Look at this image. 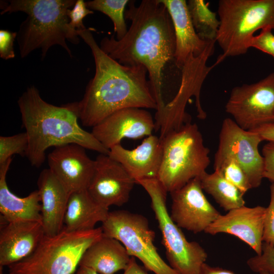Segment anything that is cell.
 Masks as SVG:
<instances>
[{
  "label": "cell",
  "mask_w": 274,
  "mask_h": 274,
  "mask_svg": "<svg viewBox=\"0 0 274 274\" xmlns=\"http://www.w3.org/2000/svg\"><path fill=\"white\" fill-rule=\"evenodd\" d=\"M128 6L125 18L130 25L125 36L119 40L114 35L105 37L99 47L121 64L146 69L158 116L176 95L182 80L175 58L173 24L160 0H143L136 6L129 1Z\"/></svg>",
  "instance_id": "cell-1"
},
{
  "label": "cell",
  "mask_w": 274,
  "mask_h": 274,
  "mask_svg": "<svg viewBox=\"0 0 274 274\" xmlns=\"http://www.w3.org/2000/svg\"><path fill=\"white\" fill-rule=\"evenodd\" d=\"M92 29L78 30L79 37L90 48L95 65V74L83 97L74 102L82 125L93 127L114 112L127 108L156 110L146 69L142 65H123L110 57L100 49Z\"/></svg>",
  "instance_id": "cell-2"
},
{
  "label": "cell",
  "mask_w": 274,
  "mask_h": 274,
  "mask_svg": "<svg viewBox=\"0 0 274 274\" xmlns=\"http://www.w3.org/2000/svg\"><path fill=\"white\" fill-rule=\"evenodd\" d=\"M18 105L28 146L25 156L32 166L44 162L46 151L51 147L77 144L100 154H109L93 135L79 125L73 103L56 106L45 101L34 86L27 88L19 97Z\"/></svg>",
  "instance_id": "cell-3"
},
{
  "label": "cell",
  "mask_w": 274,
  "mask_h": 274,
  "mask_svg": "<svg viewBox=\"0 0 274 274\" xmlns=\"http://www.w3.org/2000/svg\"><path fill=\"white\" fill-rule=\"evenodd\" d=\"M75 0H11L1 2L2 15L23 12L27 14L17 32V41L21 58L40 49L42 59L54 45H60L71 57L72 51L66 41L80 42L78 30L70 24L68 12Z\"/></svg>",
  "instance_id": "cell-4"
},
{
  "label": "cell",
  "mask_w": 274,
  "mask_h": 274,
  "mask_svg": "<svg viewBox=\"0 0 274 274\" xmlns=\"http://www.w3.org/2000/svg\"><path fill=\"white\" fill-rule=\"evenodd\" d=\"M161 140L162 157L157 178L167 192L181 188L206 172L210 163V150L196 124H185Z\"/></svg>",
  "instance_id": "cell-5"
},
{
  "label": "cell",
  "mask_w": 274,
  "mask_h": 274,
  "mask_svg": "<svg viewBox=\"0 0 274 274\" xmlns=\"http://www.w3.org/2000/svg\"><path fill=\"white\" fill-rule=\"evenodd\" d=\"M220 26L216 42L223 51L216 63L246 54L254 33L274 29V0H220Z\"/></svg>",
  "instance_id": "cell-6"
},
{
  "label": "cell",
  "mask_w": 274,
  "mask_h": 274,
  "mask_svg": "<svg viewBox=\"0 0 274 274\" xmlns=\"http://www.w3.org/2000/svg\"><path fill=\"white\" fill-rule=\"evenodd\" d=\"M102 235L101 227L45 235L31 254L8 266L9 274H72L85 252Z\"/></svg>",
  "instance_id": "cell-7"
},
{
  "label": "cell",
  "mask_w": 274,
  "mask_h": 274,
  "mask_svg": "<svg viewBox=\"0 0 274 274\" xmlns=\"http://www.w3.org/2000/svg\"><path fill=\"white\" fill-rule=\"evenodd\" d=\"M135 183L143 187L150 197L170 266L179 274H199L206 263L207 253L197 242H189L172 220L167 209L165 189L157 178L138 180Z\"/></svg>",
  "instance_id": "cell-8"
},
{
  "label": "cell",
  "mask_w": 274,
  "mask_h": 274,
  "mask_svg": "<svg viewBox=\"0 0 274 274\" xmlns=\"http://www.w3.org/2000/svg\"><path fill=\"white\" fill-rule=\"evenodd\" d=\"M101 228L103 236L118 240L147 270L155 274H179L160 257L154 244L155 233L143 215L126 210L109 212Z\"/></svg>",
  "instance_id": "cell-9"
},
{
  "label": "cell",
  "mask_w": 274,
  "mask_h": 274,
  "mask_svg": "<svg viewBox=\"0 0 274 274\" xmlns=\"http://www.w3.org/2000/svg\"><path fill=\"white\" fill-rule=\"evenodd\" d=\"M216 41L209 42L203 52L199 56L191 55L182 69V80L179 89L173 99L167 104L162 113L155 117L157 128L162 135L180 128L191 122L190 116L186 112L187 102L194 96L197 117L205 119L207 114L201 105L200 94L202 84L208 75L216 65L207 64L213 54Z\"/></svg>",
  "instance_id": "cell-10"
},
{
  "label": "cell",
  "mask_w": 274,
  "mask_h": 274,
  "mask_svg": "<svg viewBox=\"0 0 274 274\" xmlns=\"http://www.w3.org/2000/svg\"><path fill=\"white\" fill-rule=\"evenodd\" d=\"M225 111L246 130L274 122V72L257 82L233 87Z\"/></svg>",
  "instance_id": "cell-11"
},
{
  "label": "cell",
  "mask_w": 274,
  "mask_h": 274,
  "mask_svg": "<svg viewBox=\"0 0 274 274\" xmlns=\"http://www.w3.org/2000/svg\"><path fill=\"white\" fill-rule=\"evenodd\" d=\"M262 141L257 133L244 130L233 119L225 118L219 133L214 166L225 158H232L245 172L252 188L258 187L263 178L264 159L258 150Z\"/></svg>",
  "instance_id": "cell-12"
},
{
  "label": "cell",
  "mask_w": 274,
  "mask_h": 274,
  "mask_svg": "<svg viewBox=\"0 0 274 274\" xmlns=\"http://www.w3.org/2000/svg\"><path fill=\"white\" fill-rule=\"evenodd\" d=\"M170 193V216L181 228L194 233L204 232L221 215L205 196L199 177Z\"/></svg>",
  "instance_id": "cell-13"
},
{
  "label": "cell",
  "mask_w": 274,
  "mask_h": 274,
  "mask_svg": "<svg viewBox=\"0 0 274 274\" xmlns=\"http://www.w3.org/2000/svg\"><path fill=\"white\" fill-rule=\"evenodd\" d=\"M93 176L87 190L102 207H121L128 202L135 180L123 166L108 154H99L95 160Z\"/></svg>",
  "instance_id": "cell-14"
},
{
  "label": "cell",
  "mask_w": 274,
  "mask_h": 274,
  "mask_svg": "<svg viewBox=\"0 0 274 274\" xmlns=\"http://www.w3.org/2000/svg\"><path fill=\"white\" fill-rule=\"evenodd\" d=\"M155 120L145 109L127 108L112 114L92 127L94 137L110 150L125 138L140 139L152 134Z\"/></svg>",
  "instance_id": "cell-15"
},
{
  "label": "cell",
  "mask_w": 274,
  "mask_h": 274,
  "mask_svg": "<svg viewBox=\"0 0 274 274\" xmlns=\"http://www.w3.org/2000/svg\"><path fill=\"white\" fill-rule=\"evenodd\" d=\"M85 148L77 144L55 147L47 157L49 168L71 193L87 189L93 176L95 161Z\"/></svg>",
  "instance_id": "cell-16"
},
{
  "label": "cell",
  "mask_w": 274,
  "mask_h": 274,
  "mask_svg": "<svg viewBox=\"0 0 274 274\" xmlns=\"http://www.w3.org/2000/svg\"><path fill=\"white\" fill-rule=\"evenodd\" d=\"M266 207L245 206L220 215L204 231L211 235L225 233L236 236L256 253H262Z\"/></svg>",
  "instance_id": "cell-17"
},
{
  "label": "cell",
  "mask_w": 274,
  "mask_h": 274,
  "mask_svg": "<svg viewBox=\"0 0 274 274\" xmlns=\"http://www.w3.org/2000/svg\"><path fill=\"white\" fill-rule=\"evenodd\" d=\"M0 265L9 266L29 256L45 235L41 222L23 220L1 223Z\"/></svg>",
  "instance_id": "cell-18"
},
{
  "label": "cell",
  "mask_w": 274,
  "mask_h": 274,
  "mask_svg": "<svg viewBox=\"0 0 274 274\" xmlns=\"http://www.w3.org/2000/svg\"><path fill=\"white\" fill-rule=\"evenodd\" d=\"M162 152L161 140L151 134L132 150L127 149L120 144L111 148L108 155L120 163L136 181L157 178Z\"/></svg>",
  "instance_id": "cell-19"
},
{
  "label": "cell",
  "mask_w": 274,
  "mask_h": 274,
  "mask_svg": "<svg viewBox=\"0 0 274 274\" xmlns=\"http://www.w3.org/2000/svg\"><path fill=\"white\" fill-rule=\"evenodd\" d=\"M37 185L45 235H55L63 229L70 193L49 168L40 173Z\"/></svg>",
  "instance_id": "cell-20"
},
{
  "label": "cell",
  "mask_w": 274,
  "mask_h": 274,
  "mask_svg": "<svg viewBox=\"0 0 274 274\" xmlns=\"http://www.w3.org/2000/svg\"><path fill=\"white\" fill-rule=\"evenodd\" d=\"M170 16L176 39L175 58L178 67L183 65L191 55L197 57L210 41L201 39L197 34L185 0H160Z\"/></svg>",
  "instance_id": "cell-21"
},
{
  "label": "cell",
  "mask_w": 274,
  "mask_h": 274,
  "mask_svg": "<svg viewBox=\"0 0 274 274\" xmlns=\"http://www.w3.org/2000/svg\"><path fill=\"white\" fill-rule=\"evenodd\" d=\"M12 158L0 164V212L1 223L29 220L42 222L41 204L39 192L19 197L9 189L6 176Z\"/></svg>",
  "instance_id": "cell-22"
},
{
  "label": "cell",
  "mask_w": 274,
  "mask_h": 274,
  "mask_svg": "<svg viewBox=\"0 0 274 274\" xmlns=\"http://www.w3.org/2000/svg\"><path fill=\"white\" fill-rule=\"evenodd\" d=\"M130 258L121 242L102 235L85 252L79 265L91 268L99 274H114L125 270Z\"/></svg>",
  "instance_id": "cell-23"
},
{
  "label": "cell",
  "mask_w": 274,
  "mask_h": 274,
  "mask_svg": "<svg viewBox=\"0 0 274 274\" xmlns=\"http://www.w3.org/2000/svg\"><path fill=\"white\" fill-rule=\"evenodd\" d=\"M109 212L93 199L87 189L73 192L69 196L63 229L70 232L93 229L98 222L106 219Z\"/></svg>",
  "instance_id": "cell-24"
},
{
  "label": "cell",
  "mask_w": 274,
  "mask_h": 274,
  "mask_svg": "<svg viewBox=\"0 0 274 274\" xmlns=\"http://www.w3.org/2000/svg\"><path fill=\"white\" fill-rule=\"evenodd\" d=\"M199 178L202 190L225 211L228 212L245 206L244 194L218 172H205Z\"/></svg>",
  "instance_id": "cell-25"
},
{
  "label": "cell",
  "mask_w": 274,
  "mask_h": 274,
  "mask_svg": "<svg viewBox=\"0 0 274 274\" xmlns=\"http://www.w3.org/2000/svg\"><path fill=\"white\" fill-rule=\"evenodd\" d=\"M188 11L194 29L199 38L205 41H216L220 26L216 13L203 0H189Z\"/></svg>",
  "instance_id": "cell-26"
},
{
  "label": "cell",
  "mask_w": 274,
  "mask_h": 274,
  "mask_svg": "<svg viewBox=\"0 0 274 274\" xmlns=\"http://www.w3.org/2000/svg\"><path fill=\"white\" fill-rule=\"evenodd\" d=\"M128 0H93L86 2L88 9L99 11L107 15L114 24L115 38L122 39L126 34L127 28L125 18L126 6Z\"/></svg>",
  "instance_id": "cell-27"
},
{
  "label": "cell",
  "mask_w": 274,
  "mask_h": 274,
  "mask_svg": "<svg viewBox=\"0 0 274 274\" xmlns=\"http://www.w3.org/2000/svg\"><path fill=\"white\" fill-rule=\"evenodd\" d=\"M214 168L244 194L252 188L245 172L234 159L225 158Z\"/></svg>",
  "instance_id": "cell-28"
},
{
  "label": "cell",
  "mask_w": 274,
  "mask_h": 274,
  "mask_svg": "<svg viewBox=\"0 0 274 274\" xmlns=\"http://www.w3.org/2000/svg\"><path fill=\"white\" fill-rule=\"evenodd\" d=\"M28 140L25 132L11 136H0V164L7 161L15 154L25 156Z\"/></svg>",
  "instance_id": "cell-29"
},
{
  "label": "cell",
  "mask_w": 274,
  "mask_h": 274,
  "mask_svg": "<svg viewBox=\"0 0 274 274\" xmlns=\"http://www.w3.org/2000/svg\"><path fill=\"white\" fill-rule=\"evenodd\" d=\"M247 264L254 272L274 274V246L263 243L261 254L250 258Z\"/></svg>",
  "instance_id": "cell-30"
},
{
  "label": "cell",
  "mask_w": 274,
  "mask_h": 274,
  "mask_svg": "<svg viewBox=\"0 0 274 274\" xmlns=\"http://www.w3.org/2000/svg\"><path fill=\"white\" fill-rule=\"evenodd\" d=\"M263 242L274 246V183L270 186V201L266 208Z\"/></svg>",
  "instance_id": "cell-31"
},
{
  "label": "cell",
  "mask_w": 274,
  "mask_h": 274,
  "mask_svg": "<svg viewBox=\"0 0 274 274\" xmlns=\"http://www.w3.org/2000/svg\"><path fill=\"white\" fill-rule=\"evenodd\" d=\"M250 47L256 48L274 57V35L272 29L265 28L261 30L257 36H254L250 44Z\"/></svg>",
  "instance_id": "cell-32"
},
{
  "label": "cell",
  "mask_w": 274,
  "mask_h": 274,
  "mask_svg": "<svg viewBox=\"0 0 274 274\" xmlns=\"http://www.w3.org/2000/svg\"><path fill=\"white\" fill-rule=\"evenodd\" d=\"M93 11L88 9L83 0H77L74 7L70 9L68 16L70 24L77 30L86 28L83 23L84 18L87 15L93 14Z\"/></svg>",
  "instance_id": "cell-33"
},
{
  "label": "cell",
  "mask_w": 274,
  "mask_h": 274,
  "mask_svg": "<svg viewBox=\"0 0 274 274\" xmlns=\"http://www.w3.org/2000/svg\"><path fill=\"white\" fill-rule=\"evenodd\" d=\"M17 32L8 30H0V57L9 60L15 57L14 42L16 39Z\"/></svg>",
  "instance_id": "cell-34"
},
{
  "label": "cell",
  "mask_w": 274,
  "mask_h": 274,
  "mask_svg": "<svg viewBox=\"0 0 274 274\" xmlns=\"http://www.w3.org/2000/svg\"><path fill=\"white\" fill-rule=\"evenodd\" d=\"M262 152L264 159L263 178L274 183V143L266 144Z\"/></svg>",
  "instance_id": "cell-35"
},
{
  "label": "cell",
  "mask_w": 274,
  "mask_h": 274,
  "mask_svg": "<svg viewBox=\"0 0 274 274\" xmlns=\"http://www.w3.org/2000/svg\"><path fill=\"white\" fill-rule=\"evenodd\" d=\"M249 131L258 134L263 141L274 143V122L263 124Z\"/></svg>",
  "instance_id": "cell-36"
},
{
  "label": "cell",
  "mask_w": 274,
  "mask_h": 274,
  "mask_svg": "<svg viewBox=\"0 0 274 274\" xmlns=\"http://www.w3.org/2000/svg\"><path fill=\"white\" fill-rule=\"evenodd\" d=\"M199 274H236L232 271L220 267L212 266L204 263L201 267Z\"/></svg>",
  "instance_id": "cell-37"
},
{
  "label": "cell",
  "mask_w": 274,
  "mask_h": 274,
  "mask_svg": "<svg viewBox=\"0 0 274 274\" xmlns=\"http://www.w3.org/2000/svg\"><path fill=\"white\" fill-rule=\"evenodd\" d=\"M123 274H147L144 268L140 266L135 260V258L131 256L129 263Z\"/></svg>",
  "instance_id": "cell-38"
},
{
  "label": "cell",
  "mask_w": 274,
  "mask_h": 274,
  "mask_svg": "<svg viewBox=\"0 0 274 274\" xmlns=\"http://www.w3.org/2000/svg\"><path fill=\"white\" fill-rule=\"evenodd\" d=\"M75 274H99L93 269L84 266H80L79 268Z\"/></svg>",
  "instance_id": "cell-39"
},
{
  "label": "cell",
  "mask_w": 274,
  "mask_h": 274,
  "mask_svg": "<svg viewBox=\"0 0 274 274\" xmlns=\"http://www.w3.org/2000/svg\"><path fill=\"white\" fill-rule=\"evenodd\" d=\"M259 274H272V273H267V272H262V273H259Z\"/></svg>",
  "instance_id": "cell-40"
}]
</instances>
